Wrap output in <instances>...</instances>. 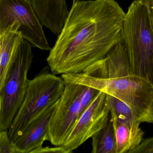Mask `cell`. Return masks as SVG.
Instances as JSON below:
<instances>
[{
  "mask_svg": "<svg viewBox=\"0 0 153 153\" xmlns=\"http://www.w3.org/2000/svg\"><path fill=\"white\" fill-rule=\"evenodd\" d=\"M126 13L115 0L73 3L47 62L54 74L78 73L123 40Z\"/></svg>",
  "mask_w": 153,
  "mask_h": 153,
  "instance_id": "6da1fadb",
  "label": "cell"
},
{
  "mask_svg": "<svg viewBox=\"0 0 153 153\" xmlns=\"http://www.w3.org/2000/svg\"><path fill=\"white\" fill-rule=\"evenodd\" d=\"M129 153H153V136L142 141L138 146Z\"/></svg>",
  "mask_w": 153,
  "mask_h": 153,
  "instance_id": "2e32d148",
  "label": "cell"
},
{
  "mask_svg": "<svg viewBox=\"0 0 153 153\" xmlns=\"http://www.w3.org/2000/svg\"><path fill=\"white\" fill-rule=\"evenodd\" d=\"M91 138L92 153H116V138L111 117L107 124Z\"/></svg>",
  "mask_w": 153,
  "mask_h": 153,
  "instance_id": "4fadbf2b",
  "label": "cell"
},
{
  "mask_svg": "<svg viewBox=\"0 0 153 153\" xmlns=\"http://www.w3.org/2000/svg\"><path fill=\"white\" fill-rule=\"evenodd\" d=\"M100 92V91L94 88L83 85L80 100L81 115L91 104Z\"/></svg>",
  "mask_w": 153,
  "mask_h": 153,
  "instance_id": "5bb4252c",
  "label": "cell"
},
{
  "mask_svg": "<svg viewBox=\"0 0 153 153\" xmlns=\"http://www.w3.org/2000/svg\"><path fill=\"white\" fill-rule=\"evenodd\" d=\"M15 22L20 25L19 30L22 38L32 46L42 50H51L43 25L30 0H0V36Z\"/></svg>",
  "mask_w": 153,
  "mask_h": 153,
  "instance_id": "8992f818",
  "label": "cell"
},
{
  "mask_svg": "<svg viewBox=\"0 0 153 153\" xmlns=\"http://www.w3.org/2000/svg\"><path fill=\"white\" fill-rule=\"evenodd\" d=\"M32 46L22 38L18 46L0 93V132L8 130L24 100L33 58Z\"/></svg>",
  "mask_w": 153,
  "mask_h": 153,
  "instance_id": "5b68a950",
  "label": "cell"
},
{
  "mask_svg": "<svg viewBox=\"0 0 153 153\" xmlns=\"http://www.w3.org/2000/svg\"><path fill=\"white\" fill-rule=\"evenodd\" d=\"M80 1V0H73V3L77 1Z\"/></svg>",
  "mask_w": 153,
  "mask_h": 153,
  "instance_id": "d6986e66",
  "label": "cell"
},
{
  "mask_svg": "<svg viewBox=\"0 0 153 153\" xmlns=\"http://www.w3.org/2000/svg\"><path fill=\"white\" fill-rule=\"evenodd\" d=\"M0 153H18L9 137L8 130L0 132Z\"/></svg>",
  "mask_w": 153,
  "mask_h": 153,
  "instance_id": "9a60e30c",
  "label": "cell"
},
{
  "mask_svg": "<svg viewBox=\"0 0 153 153\" xmlns=\"http://www.w3.org/2000/svg\"><path fill=\"white\" fill-rule=\"evenodd\" d=\"M65 81L92 87L128 105L140 123H153V85L131 71L123 42L105 58L78 73L65 74Z\"/></svg>",
  "mask_w": 153,
  "mask_h": 153,
  "instance_id": "7a4b0ae2",
  "label": "cell"
},
{
  "mask_svg": "<svg viewBox=\"0 0 153 153\" xmlns=\"http://www.w3.org/2000/svg\"><path fill=\"white\" fill-rule=\"evenodd\" d=\"M111 119L116 138V153H129L142 143L144 133L140 127L126 125L111 115Z\"/></svg>",
  "mask_w": 153,
  "mask_h": 153,
  "instance_id": "7c38bea8",
  "label": "cell"
},
{
  "mask_svg": "<svg viewBox=\"0 0 153 153\" xmlns=\"http://www.w3.org/2000/svg\"><path fill=\"white\" fill-rule=\"evenodd\" d=\"M1 102L0 101V115H1Z\"/></svg>",
  "mask_w": 153,
  "mask_h": 153,
  "instance_id": "ffe728a7",
  "label": "cell"
},
{
  "mask_svg": "<svg viewBox=\"0 0 153 153\" xmlns=\"http://www.w3.org/2000/svg\"><path fill=\"white\" fill-rule=\"evenodd\" d=\"M68 153L67 150H65L62 146H55V147H44L38 149L34 153Z\"/></svg>",
  "mask_w": 153,
  "mask_h": 153,
  "instance_id": "e0dca14e",
  "label": "cell"
},
{
  "mask_svg": "<svg viewBox=\"0 0 153 153\" xmlns=\"http://www.w3.org/2000/svg\"><path fill=\"white\" fill-rule=\"evenodd\" d=\"M147 9L153 28V0H140Z\"/></svg>",
  "mask_w": 153,
  "mask_h": 153,
  "instance_id": "ac0fdd59",
  "label": "cell"
},
{
  "mask_svg": "<svg viewBox=\"0 0 153 153\" xmlns=\"http://www.w3.org/2000/svg\"><path fill=\"white\" fill-rule=\"evenodd\" d=\"M42 25L56 36L69 14L66 0H30Z\"/></svg>",
  "mask_w": 153,
  "mask_h": 153,
  "instance_id": "30bf717a",
  "label": "cell"
},
{
  "mask_svg": "<svg viewBox=\"0 0 153 153\" xmlns=\"http://www.w3.org/2000/svg\"><path fill=\"white\" fill-rule=\"evenodd\" d=\"M45 66L29 80L24 100L8 130L11 141L14 142L33 119L57 102L65 88L62 77L50 72Z\"/></svg>",
  "mask_w": 153,
  "mask_h": 153,
  "instance_id": "277c9868",
  "label": "cell"
},
{
  "mask_svg": "<svg viewBox=\"0 0 153 153\" xmlns=\"http://www.w3.org/2000/svg\"><path fill=\"white\" fill-rule=\"evenodd\" d=\"M122 42L133 73L153 85V28L140 0H134L126 13Z\"/></svg>",
  "mask_w": 153,
  "mask_h": 153,
  "instance_id": "3957f363",
  "label": "cell"
},
{
  "mask_svg": "<svg viewBox=\"0 0 153 153\" xmlns=\"http://www.w3.org/2000/svg\"><path fill=\"white\" fill-rule=\"evenodd\" d=\"M65 88L50 121L48 141L62 146L81 115L83 85L65 82Z\"/></svg>",
  "mask_w": 153,
  "mask_h": 153,
  "instance_id": "52a82bcc",
  "label": "cell"
},
{
  "mask_svg": "<svg viewBox=\"0 0 153 153\" xmlns=\"http://www.w3.org/2000/svg\"><path fill=\"white\" fill-rule=\"evenodd\" d=\"M58 101L33 119L13 142L18 153H34L48 141L50 121Z\"/></svg>",
  "mask_w": 153,
  "mask_h": 153,
  "instance_id": "9c48e42d",
  "label": "cell"
},
{
  "mask_svg": "<svg viewBox=\"0 0 153 153\" xmlns=\"http://www.w3.org/2000/svg\"><path fill=\"white\" fill-rule=\"evenodd\" d=\"M19 23L15 22L0 36V93L2 90L6 75L15 51L23 38Z\"/></svg>",
  "mask_w": 153,
  "mask_h": 153,
  "instance_id": "8fae6325",
  "label": "cell"
},
{
  "mask_svg": "<svg viewBox=\"0 0 153 153\" xmlns=\"http://www.w3.org/2000/svg\"><path fill=\"white\" fill-rule=\"evenodd\" d=\"M107 94L100 92L91 104L81 115L62 146L72 152L100 130L111 117Z\"/></svg>",
  "mask_w": 153,
  "mask_h": 153,
  "instance_id": "ba28073f",
  "label": "cell"
}]
</instances>
